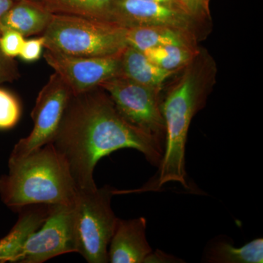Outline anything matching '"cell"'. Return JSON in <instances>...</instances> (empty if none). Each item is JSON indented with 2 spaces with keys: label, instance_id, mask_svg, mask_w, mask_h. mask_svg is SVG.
Returning <instances> with one entry per match:
<instances>
[{
  "label": "cell",
  "instance_id": "obj_13",
  "mask_svg": "<svg viewBox=\"0 0 263 263\" xmlns=\"http://www.w3.org/2000/svg\"><path fill=\"white\" fill-rule=\"evenodd\" d=\"M153 63L143 52L127 46L122 53V76L143 86L162 91L166 81L177 73Z\"/></svg>",
  "mask_w": 263,
  "mask_h": 263
},
{
  "label": "cell",
  "instance_id": "obj_19",
  "mask_svg": "<svg viewBox=\"0 0 263 263\" xmlns=\"http://www.w3.org/2000/svg\"><path fill=\"white\" fill-rule=\"evenodd\" d=\"M21 114L22 107L18 98L8 90L0 88V130L15 127Z\"/></svg>",
  "mask_w": 263,
  "mask_h": 263
},
{
  "label": "cell",
  "instance_id": "obj_24",
  "mask_svg": "<svg viewBox=\"0 0 263 263\" xmlns=\"http://www.w3.org/2000/svg\"><path fill=\"white\" fill-rule=\"evenodd\" d=\"M181 259L176 258L174 256L164 253L160 250L152 252L145 259L144 263H164V262H180Z\"/></svg>",
  "mask_w": 263,
  "mask_h": 263
},
{
  "label": "cell",
  "instance_id": "obj_9",
  "mask_svg": "<svg viewBox=\"0 0 263 263\" xmlns=\"http://www.w3.org/2000/svg\"><path fill=\"white\" fill-rule=\"evenodd\" d=\"M122 53L105 57H76L46 49L43 57L68 85L72 95H76L122 76Z\"/></svg>",
  "mask_w": 263,
  "mask_h": 263
},
{
  "label": "cell",
  "instance_id": "obj_22",
  "mask_svg": "<svg viewBox=\"0 0 263 263\" xmlns=\"http://www.w3.org/2000/svg\"><path fill=\"white\" fill-rule=\"evenodd\" d=\"M44 37L43 36L32 39L25 40L21 50L19 57L24 62H33L37 61L42 56L44 47Z\"/></svg>",
  "mask_w": 263,
  "mask_h": 263
},
{
  "label": "cell",
  "instance_id": "obj_15",
  "mask_svg": "<svg viewBox=\"0 0 263 263\" xmlns=\"http://www.w3.org/2000/svg\"><path fill=\"white\" fill-rule=\"evenodd\" d=\"M49 205L46 208H24L19 212L18 221L6 236L0 240V263L13 262L29 235L46 219Z\"/></svg>",
  "mask_w": 263,
  "mask_h": 263
},
{
  "label": "cell",
  "instance_id": "obj_1",
  "mask_svg": "<svg viewBox=\"0 0 263 263\" xmlns=\"http://www.w3.org/2000/svg\"><path fill=\"white\" fill-rule=\"evenodd\" d=\"M51 143L68 164L77 190L97 187L95 166L116 151H138L157 167L164 153V142L128 122L100 86L72 95Z\"/></svg>",
  "mask_w": 263,
  "mask_h": 263
},
{
  "label": "cell",
  "instance_id": "obj_23",
  "mask_svg": "<svg viewBox=\"0 0 263 263\" xmlns=\"http://www.w3.org/2000/svg\"><path fill=\"white\" fill-rule=\"evenodd\" d=\"M19 76L17 64L13 59L5 55L0 48V84L12 82L18 79Z\"/></svg>",
  "mask_w": 263,
  "mask_h": 263
},
{
  "label": "cell",
  "instance_id": "obj_25",
  "mask_svg": "<svg viewBox=\"0 0 263 263\" xmlns=\"http://www.w3.org/2000/svg\"><path fill=\"white\" fill-rule=\"evenodd\" d=\"M16 0H0V20L12 8Z\"/></svg>",
  "mask_w": 263,
  "mask_h": 263
},
{
  "label": "cell",
  "instance_id": "obj_3",
  "mask_svg": "<svg viewBox=\"0 0 263 263\" xmlns=\"http://www.w3.org/2000/svg\"><path fill=\"white\" fill-rule=\"evenodd\" d=\"M8 167V174L0 178V196L12 210L73 202L76 183L67 162L51 143L9 161Z\"/></svg>",
  "mask_w": 263,
  "mask_h": 263
},
{
  "label": "cell",
  "instance_id": "obj_18",
  "mask_svg": "<svg viewBox=\"0 0 263 263\" xmlns=\"http://www.w3.org/2000/svg\"><path fill=\"white\" fill-rule=\"evenodd\" d=\"M200 49L198 46L167 45L150 48L143 53L151 61L164 70L180 72L193 61Z\"/></svg>",
  "mask_w": 263,
  "mask_h": 263
},
{
  "label": "cell",
  "instance_id": "obj_4",
  "mask_svg": "<svg viewBox=\"0 0 263 263\" xmlns=\"http://www.w3.org/2000/svg\"><path fill=\"white\" fill-rule=\"evenodd\" d=\"M127 29L117 24L76 15L53 13L43 33L44 47L76 57H105L128 46Z\"/></svg>",
  "mask_w": 263,
  "mask_h": 263
},
{
  "label": "cell",
  "instance_id": "obj_26",
  "mask_svg": "<svg viewBox=\"0 0 263 263\" xmlns=\"http://www.w3.org/2000/svg\"><path fill=\"white\" fill-rule=\"evenodd\" d=\"M146 1L155 2V3H160V4L170 5V6L181 8L176 0H146Z\"/></svg>",
  "mask_w": 263,
  "mask_h": 263
},
{
  "label": "cell",
  "instance_id": "obj_17",
  "mask_svg": "<svg viewBox=\"0 0 263 263\" xmlns=\"http://www.w3.org/2000/svg\"><path fill=\"white\" fill-rule=\"evenodd\" d=\"M205 259L212 263H262V238L252 240L241 247H235L226 241L215 242L207 249Z\"/></svg>",
  "mask_w": 263,
  "mask_h": 263
},
{
  "label": "cell",
  "instance_id": "obj_5",
  "mask_svg": "<svg viewBox=\"0 0 263 263\" xmlns=\"http://www.w3.org/2000/svg\"><path fill=\"white\" fill-rule=\"evenodd\" d=\"M114 189L77 190L72 202L77 253L89 263H106L118 218L110 202Z\"/></svg>",
  "mask_w": 263,
  "mask_h": 263
},
{
  "label": "cell",
  "instance_id": "obj_21",
  "mask_svg": "<svg viewBox=\"0 0 263 263\" xmlns=\"http://www.w3.org/2000/svg\"><path fill=\"white\" fill-rule=\"evenodd\" d=\"M24 41L22 34L12 29H6L0 33V48L4 54L10 58L19 56Z\"/></svg>",
  "mask_w": 263,
  "mask_h": 263
},
{
  "label": "cell",
  "instance_id": "obj_20",
  "mask_svg": "<svg viewBox=\"0 0 263 263\" xmlns=\"http://www.w3.org/2000/svg\"><path fill=\"white\" fill-rule=\"evenodd\" d=\"M180 8L197 22L209 25L211 21L209 11L210 0H176Z\"/></svg>",
  "mask_w": 263,
  "mask_h": 263
},
{
  "label": "cell",
  "instance_id": "obj_6",
  "mask_svg": "<svg viewBox=\"0 0 263 263\" xmlns=\"http://www.w3.org/2000/svg\"><path fill=\"white\" fill-rule=\"evenodd\" d=\"M100 87L108 93L118 111L128 122L164 142L165 125L161 110L160 91L120 76Z\"/></svg>",
  "mask_w": 263,
  "mask_h": 263
},
{
  "label": "cell",
  "instance_id": "obj_10",
  "mask_svg": "<svg viewBox=\"0 0 263 263\" xmlns=\"http://www.w3.org/2000/svg\"><path fill=\"white\" fill-rule=\"evenodd\" d=\"M112 23L126 29L148 26L172 27L191 33L199 40L208 32V26L181 8L146 0H116Z\"/></svg>",
  "mask_w": 263,
  "mask_h": 263
},
{
  "label": "cell",
  "instance_id": "obj_2",
  "mask_svg": "<svg viewBox=\"0 0 263 263\" xmlns=\"http://www.w3.org/2000/svg\"><path fill=\"white\" fill-rule=\"evenodd\" d=\"M161 100L165 125L164 153L156 179L145 190H158L168 182H178L188 189L185 150L190 124L206 103L216 75L215 61L200 48Z\"/></svg>",
  "mask_w": 263,
  "mask_h": 263
},
{
  "label": "cell",
  "instance_id": "obj_8",
  "mask_svg": "<svg viewBox=\"0 0 263 263\" xmlns=\"http://www.w3.org/2000/svg\"><path fill=\"white\" fill-rule=\"evenodd\" d=\"M77 253L72 204L49 205L42 226L29 235L13 263H43Z\"/></svg>",
  "mask_w": 263,
  "mask_h": 263
},
{
  "label": "cell",
  "instance_id": "obj_14",
  "mask_svg": "<svg viewBox=\"0 0 263 263\" xmlns=\"http://www.w3.org/2000/svg\"><path fill=\"white\" fill-rule=\"evenodd\" d=\"M126 38L128 46L142 52L167 45L197 47L200 41L191 33L160 26L127 28Z\"/></svg>",
  "mask_w": 263,
  "mask_h": 263
},
{
  "label": "cell",
  "instance_id": "obj_16",
  "mask_svg": "<svg viewBox=\"0 0 263 263\" xmlns=\"http://www.w3.org/2000/svg\"><path fill=\"white\" fill-rule=\"evenodd\" d=\"M52 13H62L112 23L116 0H39ZM114 24V23H113Z\"/></svg>",
  "mask_w": 263,
  "mask_h": 263
},
{
  "label": "cell",
  "instance_id": "obj_12",
  "mask_svg": "<svg viewBox=\"0 0 263 263\" xmlns=\"http://www.w3.org/2000/svg\"><path fill=\"white\" fill-rule=\"evenodd\" d=\"M53 13L39 0H16L0 20V33L12 29L24 37L44 32Z\"/></svg>",
  "mask_w": 263,
  "mask_h": 263
},
{
  "label": "cell",
  "instance_id": "obj_11",
  "mask_svg": "<svg viewBox=\"0 0 263 263\" xmlns=\"http://www.w3.org/2000/svg\"><path fill=\"white\" fill-rule=\"evenodd\" d=\"M146 220L118 219L108 250V262L144 263L152 252L146 240Z\"/></svg>",
  "mask_w": 263,
  "mask_h": 263
},
{
  "label": "cell",
  "instance_id": "obj_7",
  "mask_svg": "<svg viewBox=\"0 0 263 263\" xmlns=\"http://www.w3.org/2000/svg\"><path fill=\"white\" fill-rule=\"evenodd\" d=\"M72 93L68 85L57 73L50 76L36 100L31 117L34 127L28 136L15 145L9 161L18 160L33 151L51 143L61 122Z\"/></svg>",
  "mask_w": 263,
  "mask_h": 263
}]
</instances>
